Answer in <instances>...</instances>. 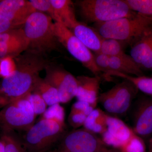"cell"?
Wrapping results in <instances>:
<instances>
[{
    "label": "cell",
    "mask_w": 152,
    "mask_h": 152,
    "mask_svg": "<svg viewBox=\"0 0 152 152\" xmlns=\"http://www.w3.org/2000/svg\"></svg>",
    "instance_id": "obj_40"
},
{
    "label": "cell",
    "mask_w": 152,
    "mask_h": 152,
    "mask_svg": "<svg viewBox=\"0 0 152 152\" xmlns=\"http://www.w3.org/2000/svg\"><path fill=\"white\" fill-rule=\"evenodd\" d=\"M131 10L152 21V0H125Z\"/></svg>",
    "instance_id": "obj_24"
},
{
    "label": "cell",
    "mask_w": 152,
    "mask_h": 152,
    "mask_svg": "<svg viewBox=\"0 0 152 152\" xmlns=\"http://www.w3.org/2000/svg\"><path fill=\"white\" fill-rule=\"evenodd\" d=\"M45 70V80L56 89L61 103H66L75 97L78 87L77 78L66 70L50 64Z\"/></svg>",
    "instance_id": "obj_10"
},
{
    "label": "cell",
    "mask_w": 152,
    "mask_h": 152,
    "mask_svg": "<svg viewBox=\"0 0 152 152\" xmlns=\"http://www.w3.org/2000/svg\"><path fill=\"white\" fill-rule=\"evenodd\" d=\"M109 64L111 71L135 77L143 76L141 68L131 56L124 52L118 56L110 57Z\"/></svg>",
    "instance_id": "obj_18"
},
{
    "label": "cell",
    "mask_w": 152,
    "mask_h": 152,
    "mask_svg": "<svg viewBox=\"0 0 152 152\" xmlns=\"http://www.w3.org/2000/svg\"><path fill=\"white\" fill-rule=\"evenodd\" d=\"M37 115L25 97L12 101L0 111V126L4 132L27 131L34 124Z\"/></svg>",
    "instance_id": "obj_7"
},
{
    "label": "cell",
    "mask_w": 152,
    "mask_h": 152,
    "mask_svg": "<svg viewBox=\"0 0 152 152\" xmlns=\"http://www.w3.org/2000/svg\"><path fill=\"white\" fill-rule=\"evenodd\" d=\"M76 78L78 87L75 97L77 101L86 102L96 108L98 103L102 77L82 75Z\"/></svg>",
    "instance_id": "obj_16"
},
{
    "label": "cell",
    "mask_w": 152,
    "mask_h": 152,
    "mask_svg": "<svg viewBox=\"0 0 152 152\" xmlns=\"http://www.w3.org/2000/svg\"><path fill=\"white\" fill-rule=\"evenodd\" d=\"M130 56L141 69H152V26L136 39Z\"/></svg>",
    "instance_id": "obj_15"
},
{
    "label": "cell",
    "mask_w": 152,
    "mask_h": 152,
    "mask_svg": "<svg viewBox=\"0 0 152 152\" xmlns=\"http://www.w3.org/2000/svg\"><path fill=\"white\" fill-rule=\"evenodd\" d=\"M10 103V101L8 99L0 95V108H4L8 104Z\"/></svg>",
    "instance_id": "obj_35"
},
{
    "label": "cell",
    "mask_w": 152,
    "mask_h": 152,
    "mask_svg": "<svg viewBox=\"0 0 152 152\" xmlns=\"http://www.w3.org/2000/svg\"><path fill=\"white\" fill-rule=\"evenodd\" d=\"M65 124L40 119L26 131L23 144L28 152H43L63 137Z\"/></svg>",
    "instance_id": "obj_5"
},
{
    "label": "cell",
    "mask_w": 152,
    "mask_h": 152,
    "mask_svg": "<svg viewBox=\"0 0 152 152\" xmlns=\"http://www.w3.org/2000/svg\"><path fill=\"white\" fill-rule=\"evenodd\" d=\"M54 23L46 14L37 11L32 14L23 26L28 42L26 51L44 56L58 50L60 44L54 32Z\"/></svg>",
    "instance_id": "obj_2"
},
{
    "label": "cell",
    "mask_w": 152,
    "mask_h": 152,
    "mask_svg": "<svg viewBox=\"0 0 152 152\" xmlns=\"http://www.w3.org/2000/svg\"><path fill=\"white\" fill-rule=\"evenodd\" d=\"M16 69L9 77L3 79L0 95L10 102L24 98L34 90L41 72L50 64L44 56L26 51L15 58Z\"/></svg>",
    "instance_id": "obj_1"
},
{
    "label": "cell",
    "mask_w": 152,
    "mask_h": 152,
    "mask_svg": "<svg viewBox=\"0 0 152 152\" xmlns=\"http://www.w3.org/2000/svg\"><path fill=\"white\" fill-rule=\"evenodd\" d=\"M16 69V64L15 58L7 56L0 58V76L3 79L12 76Z\"/></svg>",
    "instance_id": "obj_30"
},
{
    "label": "cell",
    "mask_w": 152,
    "mask_h": 152,
    "mask_svg": "<svg viewBox=\"0 0 152 152\" xmlns=\"http://www.w3.org/2000/svg\"><path fill=\"white\" fill-rule=\"evenodd\" d=\"M94 108L88 103L83 101H77L72 106L71 110L84 113L88 116L94 110Z\"/></svg>",
    "instance_id": "obj_33"
},
{
    "label": "cell",
    "mask_w": 152,
    "mask_h": 152,
    "mask_svg": "<svg viewBox=\"0 0 152 152\" xmlns=\"http://www.w3.org/2000/svg\"><path fill=\"white\" fill-rule=\"evenodd\" d=\"M77 4L82 18L95 23L132 17L137 14L131 10L125 0H80Z\"/></svg>",
    "instance_id": "obj_3"
},
{
    "label": "cell",
    "mask_w": 152,
    "mask_h": 152,
    "mask_svg": "<svg viewBox=\"0 0 152 152\" xmlns=\"http://www.w3.org/2000/svg\"><path fill=\"white\" fill-rule=\"evenodd\" d=\"M148 152H152V137L150 139L149 142Z\"/></svg>",
    "instance_id": "obj_37"
},
{
    "label": "cell",
    "mask_w": 152,
    "mask_h": 152,
    "mask_svg": "<svg viewBox=\"0 0 152 152\" xmlns=\"http://www.w3.org/2000/svg\"><path fill=\"white\" fill-rule=\"evenodd\" d=\"M151 26V20L137 13L132 17L95 23L94 28L104 39L128 42L137 39Z\"/></svg>",
    "instance_id": "obj_4"
},
{
    "label": "cell",
    "mask_w": 152,
    "mask_h": 152,
    "mask_svg": "<svg viewBox=\"0 0 152 152\" xmlns=\"http://www.w3.org/2000/svg\"><path fill=\"white\" fill-rule=\"evenodd\" d=\"M118 150L119 152H146V147L143 139L134 133L127 142Z\"/></svg>",
    "instance_id": "obj_25"
},
{
    "label": "cell",
    "mask_w": 152,
    "mask_h": 152,
    "mask_svg": "<svg viewBox=\"0 0 152 152\" xmlns=\"http://www.w3.org/2000/svg\"><path fill=\"white\" fill-rule=\"evenodd\" d=\"M70 30L89 50L95 53H100L103 38L94 28L89 26L84 23L78 21Z\"/></svg>",
    "instance_id": "obj_17"
},
{
    "label": "cell",
    "mask_w": 152,
    "mask_h": 152,
    "mask_svg": "<svg viewBox=\"0 0 152 152\" xmlns=\"http://www.w3.org/2000/svg\"><path fill=\"white\" fill-rule=\"evenodd\" d=\"M138 91L132 83L124 80L111 89L99 94L98 103L110 115L117 118L124 116L132 108Z\"/></svg>",
    "instance_id": "obj_6"
},
{
    "label": "cell",
    "mask_w": 152,
    "mask_h": 152,
    "mask_svg": "<svg viewBox=\"0 0 152 152\" xmlns=\"http://www.w3.org/2000/svg\"><path fill=\"white\" fill-rule=\"evenodd\" d=\"M25 97L30 103L36 115H42L47 110L48 105L37 93L31 92Z\"/></svg>",
    "instance_id": "obj_29"
},
{
    "label": "cell",
    "mask_w": 152,
    "mask_h": 152,
    "mask_svg": "<svg viewBox=\"0 0 152 152\" xmlns=\"http://www.w3.org/2000/svg\"><path fill=\"white\" fill-rule=\"evenodd\" d=\"M53 7L58 23L71 29L78 22L72 2L70 0H50Z\"/></svg>",
    "instance_id": "obj_19"
},
{
    "label": "cell",
    "mask_w": 152,
    "mask_h": 152,
    "mask_svg": "<svg viewBox=\"0 0 152 152\" xmlns=\"http://www.w3.org/2000/svg\"><path fill=\"white\" fill-rule=\"evenodd\" d=\"M54 32L60 45H62L74 58L95 76L101 77V72L95 64L94 54L91 53L72 31L62 24L54 22Z\"/></svg>",
    "instance_id": "obj_8"
},
{
    "label": "cell",
    "mask_w": 152,
    "mask_h": 152,
    "mask_svg": "<svg viewBox=\"0 0 152 152\" xmlns=\"http://www.w3.org/2000/svg\"><path fill=\"white\" fill-rule=\"evenodd\" d=\"M61 145L63 152H108L110 149L97 134L84 127L63 136Z\"/></svg>",
    "instance_id": "obj_9"
},
{
    "label": "cell",
    "mask_w": 152,
    "mask_h": 152,
    "mask_svg": "<svg viewBox=\"0 0 152 152\" xmlns=\"http://www.w3.org/2000/svg\"><path fill=\"white\" fill-rule=\"evenodd\" d=\"M33 91L36 92L40 95L48 106L61 103L58 91L45 78H42L40 77L38 78Z\"/></svg>",
    "instance_id": "obj_21"
},
{
    "label": "cell",
    "mask_w": 152,
    "mask_h": 152,
    "mask_svg": "<svg viewBox=\"0 0 152 152\" xmlns=\"http://www.w3.org/2000/svg\"><path fill=\"white\" fill-rule=\"evenodd\" d=\"M35 12L29 1L0 0V15L18 28L23 27L29 17Z\"/></svg>",
    "instance_id": "obj_13"
},
{
    "label": "cell",
    "mask_w": 152,
    "mask_h": 152,
    "mask_svg": "<svg viewBox=\"0 0 152 152\" xmlns=\"http://www.w3.org/2000/svg\"><path fill=\"white\" fill-rule=\"evenodd\" d=\"M125 42L111 39H103L101 43V53L109 57L116 56L124 53Z\"/></svg>",
    "instance_id": "obj_23"
},
{
    "label": "cell",
    "mask_w": 152,
    "mask_h": 152,
    "mask_svg": "<svg viewBox=\"0 0 152 152\" xmlns=\"http://www.w3.org/2000/svg\"><path fill=\"white\" fill-rule=\"evenodd\" d=\"M30 2L36 11L46 14L55 22L58 23V20L50 0H30Z\"/></svg>",
    "instance_id": "obj_28"
},
{
    "label": "cell",
    "mask_w": 152,
    "mask_h": 152,
    "mask_svg": "<svg viewBox=\"0 0 152 152\" xmlns=\"http://www.w3.org/2000/svg\"><path fill=\"white\" fill-rule=\"evenodd\" d=\"M16 28H18L7 19L0 15V34Z\"/></svg>",
    "instance_id": "obj_34"
},
{
    "label": "cell",
    "mask_w": 152,
    "mask_h": 152,
    "mask_svg": "<svg viewBox=\"0 0 152 152\" xmlns=\"http://www.w3.org/2000/svg\"><path fill=\"white\" fill-rule=\"evenodd\" d=\"M0 152H5L4 144L1 140H0Z\"/></svg>",
    "instance_id": "obj_36"
},
{
    "label": "cell",
    "mask_w": 152,
    "mask_h": 152,
    "mask_svg": "<svg viewBox=\"0 0 152 152\" xmlns=\"http://www.w3.org/2000/svg\"><path fill=\"white\" fill-rule=\"evenodd\" d=\"M132 113L134 133L144 140L152 135V98L139 99L135 103Z\"/></svg>",
    "instance_id": "obj_11"
},
{
    "label": "cell",
    "mask_w": 152,
    "mask_h": 152,
    "mask_svg": "<svg viewBox=\"0 0 152 152\" xmlns=\"http://www.w3.org/2000/svg\"><path fill=\"white\" fill-rule=\"evenodd\" d=\"M134 134L132 128L129 127L122 120L108 115L107 130L101 135V139L108 147L118 150L126 143Z\"/></svg>",
    "instance_id": "obj_14"
},
{
    "label": "cell",
    "mask_w": 152,
    "mask_h": 152,
    "mask_svg": "<svg viewBox=\"0 0 152 152\" xmlns=\"http://www.w3.org/2000/svg\"><path fill=\"white\" fill-rule=\"evenodd\" d=\"M95 64L98 69L102 73L104 78L108 80V75L111 71L109 64L110 57L100 53H95L94 54Z\"/></svg>",
    "instance_id": "obj_31"
},
{
    "label": "cell",
    "mask_w": 152,
    "mask_h": 152,
    "mask_svg": "<svg viewBox=\"0 0 152 152\" xmlns=\"http://www.w3.org/2000/svg\"><path fill=\"white\" fill-rule=\"evenodd\" d=\"M65 111L60 104H55L47 108L41 119L51 120L65 124Z\"/></svg>",
    "instance_id": "obj_27"
},
{
    "label": "cell",
    "mask_w": 152,
    "mask_h": 152,
    "mask_svg": "<svg viewBox=\"0 0 152 152\" xmlns=\"http://www.w3.org/2000/svg\"><path fill=\"white\" fill-rule=\"evenodd\" d=\"M108 115L100 108L95 109L87 117L83 127L102 135L107 130Z\"/></svg>",
    "instance_id": "obj_20"
},
{
    "label": "cell",
    "mask_w": 152,
    "mask_h": 152,
    "mask_svg": "<svg viewBox=\"0 0 152 152\" xmlns=\"http://www.w3.org/2000/svg\"><path fill=\"white\" fill-rule=\"evenodd\" d=\"M1 140L4 144L5 152H26L23 143L10 132H4Z\"/></svg>",
    "instance_id": "obj_26"
},
{
    "label": "cell",
    "mask_w": 152,
    "mask_h": 152,
    "mask_svg": "<svg viewBox=\"0 0 152 152\" xmlns=\"http://www.w3.org/2000/svg\"><path fill=\"white\" fill-rule=\"evenodd\" d=\"M109 75L110 77L111 76L119 77L131 82L135 86L138 91L152 98V77L144 76H132L114 71H111Z\"/></svg>",
    "instance_id": "obj_22"
},
{
    "label": "cell",
    "mask_w": 152,
    "mask_h": 152,
    "mask_svg": "<svg viewBox=\"0 0 152 152\" xmlns=\"http://www.w3.org/2000/svg\"><path fill=\"white\" fill-rule=\"evenodd\" d=\"M28 42L23 27L12 29L0 34V58H15L27 51Z\"/></svg>",
    "instance_id": "obj_12"
},
{
    "label": "cell",
    "mask_w": 152,
    "mask_h": 152,
    "mask_svg": "<svg viewBox=\"0 0 152 152\" xmlns=\"http://www.w3.org/2000/svg\"><path fill=\"white\" fill-rule=\"evenodd\" d=\"M63 152L61 151V152Z\"/></svg>",
    "instance_id": "obj_39"
},
{
    "label": "cell",
    "mask_w": 152,
    "mask_h": 152,
    "mask_svg": "<svg viewBox=\"0 0 152 152\" xmlns=\"http://www.w3.org/2000/svg\"><path fill=\"white\" fill-rule=\"evenodd\" d=\"M108 152H119V151L118 150L112 148H110Z\"/></svg>",
    "instance_id": "obj_38"
},
{
    "label": "cell",
    "mask_w": 152,
    "mask_h": 152,
    "mask_svg": "<svg viewBox=\"0 0 152 152\" xmlns=\"http://www.w3.org/2000/svg\"><path fill=\"white\" fill-rule=\"evenodd\" d=\"M87 117L83 112L71 110L68 118V122L71 126L76 129L82 126H83Z\"/></svg>",
    "instance_id": "obj_32"
}]
</instances>
